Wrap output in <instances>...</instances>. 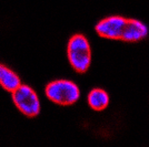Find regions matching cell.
I'll return each instance as SVG.
<instances>
[{
  "label": "cell",
  "instance_id": "cell-2",
  "mask_svg": "<svg viewBox=\"0 0 149 147\" xmlns=\"http://www.w3.org/2000/svg\"><path fill=\"white\" fill-rule=\"evenodd\" d=\"M46 96L51 102L59 105H72L80 98V90L74 82L68 80H57L50 82L45 89Z\"/></svg>",
  "mask_w": 149,
  "mask_h": 147
},
{
  "label": "cell",
  "instance_id": "cell-7",
  "mask_svg": "<svg viewBox=\"0 0 149 147\" xmlns=\"http://www.w3.org/2000/svg\"><path fill=\"white\" fill-rule=\"evenodd\" d=\"M88 104L93 111H104L109 105V95L102 89H93L88 94Z\"/></svg>",
  "mask_w": 149,
  "mask_h": 147
},
{
  "label": "cell",
  "instance_id": "cell-6",
  "mask_svg": "<svg viewBox=\"0 0 149 147\" xmlns=\"http://www.w3.org/2000/svg\"><path fill=\"white\" fill-rule=\"evenodd\" d=\"M20 84L21 83L18 75L13 70L0 63V85L2 86V89L13 93Z\"/></svg>",
  "mask_w": 149,
  "mask_h": 147
},
{
  "label": "cell",
  "instance_id": "cell-3",
  "mask_svg": "<svg viewBox=\"0 0 149 147\" xmlns=\"http://www.w3.org/2000/svg\"><path fill=\"white\" fill-rule=\"evenodd\" d=\"M13 101L17 109L26 116L35 117L40 112L39 98L30 86L20 84L13 92Z\"/></svg>",
  "mask_w": 149,
  "mask_h": 147
},
{
  "label": "cell",
  "instance_id": "cell-1",
  "mask_svg": "<svg viewBox=\"0 0 149 147\" xmlns=\"http://www.w3.org/2000/svg\"><path fill=\"white\" fill-rule=\"evenodd\" d=\"M67 54L71 67L78 73H85L91 63V49L87 38L82 34H74L67 45Z\"/></svg>",
  "mask_w": 149,
  "mask_h": 147
},
{
  "label": "cell",
  "instance_id": "cell-4",
  "mask_svg": "<svg viewBox=\"0 0 149 147\" xmlns=\"http://www.w3.org/2000/svg\"><path fill=\"white\" fill-rule=\"evenodd\" d=\"M127 19L121 16H110L100 20L96 25V32L98 36L110 40H120Z\"/></svg>",
  "mask_w": 149,
  "mask_h": 147
},
{
  "label": "cell",
  "instance_id": "cell-5",
  "mask_svg": "<svg viewBox=\"0 0 149 147\" xmlns=\"http://www.w3.org/2000/svg\"><path fill=\"white\" fill-rule=\"evenodd\" d=\"M148 36V28L137 19H127L120 40L125 42H139Z\"/></svg>",
  "mask_w": 149,
  "mask_h": 147
}]
</instances>
